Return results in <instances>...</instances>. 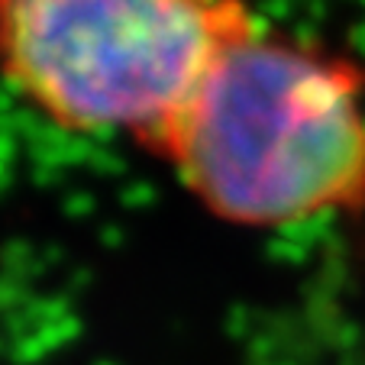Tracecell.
<instances>
[{"label": "cell", "mask_w": 365, "mask_h": 365, "mask_svg": "<svg viewBox=\"0 0 365 365\" xmlns=\"http://www.w3.org/2000/svg\"><path fill=\"white\" fill-rule=\"evenodd\" d=\"M207 214L252 230L365 210V65L255 23L149 145Z\"/></svg>", "instance_id": "1"}, {"label": "cell", "mask_w": 365, "mask_h": 365, "mask_svg": "<svg viewBox=\"0 0 365 365\" xmlns=\"http://www.w3.org/2000/svg\"><path fill=\"white\" fill-rule=\"evenodd\" d=\"M255 23L249 0H0V75L48 123L149 152Z\"/></svg>", "instance_id": "2"}]
</instances>
